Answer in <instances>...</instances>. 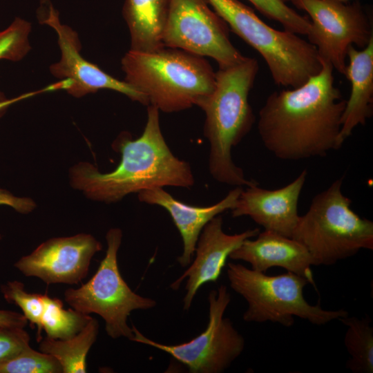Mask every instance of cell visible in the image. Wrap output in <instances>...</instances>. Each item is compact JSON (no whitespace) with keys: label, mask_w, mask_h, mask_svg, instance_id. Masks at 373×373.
<instances>
[{"label":"cell","mask_w":373,"mask_h":373,"mask_svg":"<svg viewBox=\"0 0 373 373\" xmlns=\"http://www.w3.org/2000/svg\"><path fill=\"white\" fill-rule=\"evenodd\" d=\"M322 68L302 86L271 93L259 111L265 148L283 160L323 157L341 147L338 137L346 100L334 85V68Z\"/></svg>","instance_id":"6da1fadb"},{"label":"cell","mask_w":373,"mask_h":373,"mask_svg":"<svg viewBox=\"0 0 373 373\" xmlns=\"http://www.w3.org/2000/svg\"><path fill=\"white\" fill-rule=\"evenodd\" d=\"M160 111L149 105L146 123L142 135L133 140L126 132L114 142L121 153L117 166L101 173L88 162H80L70 170L72 186L88 198L116 202L130 193L157 187L190 188L195 183L190 164L177 157L162 135Z\"/></svg>","instance_id":"7a4b0ae2"},{"label":"cell","mask_w":373,"mask_h":373,"mask_svg":"<svg viewBox=\"0 0 373 373\" xmlns=\"http://www.w3.org/2000/svg\"><path fill=\"white\" fill-rule=\"evenodd\" d=\"M258 70V61L248 57L234 65L219 68L213 90L199 106L205 113L204 135L210 146L209 171L218 182L240 187L258 184L245 178L231 156L232 148L255 122L249 95Z\"/></svg>","instance_id":"3957f363"},{"label":"cell","mask_w":373,"mask_h":373,"mask_svg":"<svg viewBox=\"0 0 373 373\" xmlns=\"http://www.w3.org/2000/svg\"><path fill=\"white\" fill-rule=\"evenodd\" d=\"M121 66L124 81L142 93L149 105L165 113L200 106L215 87L216 72L209 62L179 48L129 50Z\"/></svg>","instance_id":"277c9868"},{"label":"cell","mask_w":373,"mask_h":373,"mask_svg":"<svg viewBox=\"0 0 373 373\" xmlns=\"http://www.w3.org/2000/svg\"><path fill=\"white\" fill-rule=\"evenodd\" d=\"M343 182L341 177L314 197L292 233L314 265H332L361 249H373V222L351 209V200L341 190Z\"/></svg>","instance_id":"5b68a950"},{"label":"cell","mask_w":373,"mask_h":373,"mask_svg":"<svg viewBox=\"0 0 373 373\" xmlns=\"http://www.w3.org/2000/svg\"><path fill=\"white\" fill-rule=\"evenodd\" d=\"M207 1L231 30L262 56L278 86L299 87L321 70L317 49L298 34L271 28L238 0Z\"/></svg>","instance_id":"8992f818"},{"label":"cell","mask_w":373,"mask_h":373,"mask_svg":"<svg viewBox=\"0 0 373 373\" xmlns=\"http://www.w3.org/2000/svg\"><path fill=\"white\" fill-rule=\"evenodd\" d=\"M227 278L231 288L247 302L242 318L249 323H278L291 327L294 317L322 325L348 315L345 309L327 310L309 304L303 296L309 281L297 274L270 276L242 264L229 262Z\"/></svg>","instance_id":"52a82bcc"},{"label":"cell","mask_w":373,"mask_h":373,"mask_svg":"<svg viewBox=\"0 0 373 373\" xmlns=\"http://www.w3.org/2000/svg\"><path fill=\"white\" fill-rule=\"evenodd\" d=\"M122 239L119 228L110 229L106 235V255L93 277L79 288L67 289L65 301L85 314H96L105 321L109 337L116 339L133 336L127 321L133 311L153 308L155 300L135 293L123 279L117 264V253Z\"/></svg>","instance_id":"ba28073f"},{"label":"cell","mask_w":373,"mask_h":373,"mask_svg":"<svg viewBox=\"0 0 373 373\" xmlns=\"http://www.w3.org/2000/svg\"><path fill=\"white\" fill-rule=\"evenodd\" d=\"M227 287L221 285L208 296L209 321L206 329L190 341L176 345L156 342L145 336L134 325L131 341L164 352L185 365L192 373H221L245 349L244 337L231 321L224 317L230 303Z\"/></svg>","instance_id":"9c48e42d"},{"label":"cell","mask_w":373,"mask_h":373,"mask_svg":"<svg viewBox=\"0 0 373 373\" xmlns=\"http://www.w3.org/2000/svg\"><path fill=\"white\" fill-rule=\"evenodd\" d=\"M207 0H171L162 42L166 47L213 59L220 68L245 57L232 44L229 26Z\"/></svg>","instance_id":"30bf717a"},{"label":"cell","mask_w":373,"mask_h":373,"mask_svg":"<svg viewBox=\"0 0 373 373\" xmlns=\"http://www.w3.org/2000/svg\"><path fill=\"white\" fill-rule=\"evenodd\" d=\"M311 19L309 42L321 59L345 75L350 46L365 48L373 38L369 20L361 7L336 0H291Z\"/></svg>","instance_id":"8fae6325"},{"label":"cell","mask_w":373,"mask_h":373,"mask_svg":"<svg viewBox=\"0 0 373 373\" xmlns=\"http://www.w3.org/2000/svg\"><path fill=\"white\" fill-rule=\"evenodd\" d=\"M37 17L40 23L50 26L57 34L61 57L58 62L50 66V71L54 77L65 81L64 90L69 94L81 97L101 89H109L149 105L142 93L124 80H119L105 73L82 56L77 33L61 23L58 11L49 1L44 0L41 3Z\"/></svg>","instance_id":"7c38bea8"},{"label":"cell","mask_w":373,"mask_h":373,"mask_svg":"<svg viewBox=\"0 0 373 373\" xmlns=\"http://www.w3.org/2000/svg\"><path fill=\"white\" fill-rule=\"evenodd\" d=\"M102 249L101 242L88 233L52 238L20 258L14 267L47 285H77L88 275L93 257Z\"/></svg>","instance_id":"4fadbf2b"},{"label":"cell","mask_w":373,"mask_h":373,"mask_svg":"<svg viewBox=\"0 0 373 373\" xmlns=\"http://www.w3.org/2000/svg\"><path fill=\"white\" fill-rule=\"evenodd\" d=\"M223 219L218 215L202 229L194 251L195 258L185 271L170 287L179 289L186 279L183 309L189 310L199 289L206 283L216 282L225 266L230 254L247 239L256 237L259 229H248L240 233L228 234L223 231Z\"/></svg>","instance_id":"5bb4252c"},{"label":"cell","mask_w":373,"mask_h":373,"mask_svg":"<svg viewBox=\"0 0 373 373\" xmlns=\"http://www.w3.org/2000/svg\"><path fill=\"white\" fill-rule=\"evenodd\" d=\"M307 175L303 170L289 184L274 190L258 184L247 186L231 209L232 217L249 216L265 230L291 238L300 218L298 204Z\"/></svg>","instance_id":"9a60e30c"},{"label":"cell","mask_w":373,"mask_h":373,"mask_svg":"<svg viewBox=\"0 0 373 373\" xmlns=\"http://www.w3.org/2000/svg\"><path fill=\"white\" fill-rule=\"evenodd\" d=\"M242 190V187L236 186L220 201L207 207L186 204L162 187L143 190L137 193V198L142 202L160 206L168 211L183 242V251L178 261L186 267L194 257L195 245L204 227L214 217L233 209Z\"/></svg>","instance_id":"2e32d148"},{"label":"cell","mask_w":373,"mask_h":373,"mask_svg":"<svg viewBox=\"0 0 373 373\" xmlns=\"http://www.w3.org/2000/svg\"><path fill=\"white\" fill-rule=\"evenodd\" d=\"M229 258L245 261L260 272L266 273L271 267L283 268L316 286L312 269L314 262L308 251L296 240L276 232L265 230L253 240H245Z\"/></svg>","instance_id":"e0dca14e"},{"label":"cell","mask_w":373,"mask_h":373,"mask_svg":"<svg viewBox=\"0 0 373 373\" xmlns=\"http://www.w3.org/2000/svg\"><path fill=\"white\" fill-rule=\"evenodd\" d=\"M345 76L351 93L341 117L338 141L343 145L358 126H363L373 114V38L361 50L350 46Z\"/></svg>","instance_id":"ac0fdd59"},{"label":"cell","mask_w":373,"mask_h":373,"mask_svg":"<svg viewBox=\"0 0 373 373\" xmlns=\"http://www.w3.org/2000/svg\"><path fill=\"white\" fill-rule=\"evenodd\" d=\"M171 0H125L122 15L130 35V50L153 52L164 46L162 36Z\"/></svg>","instance_id":"d6986e66"},{"label":"cell","mask_w":373,"mask_h":373,"mask_svg":"<svg viewBox=\"0 0 373 373\" xmlns=\"http://www.w3.org/2000/svg\"><path fill=\"white\" fill-rule=\"evenodd\" d=\"M99 333L98 321L91 317L84 328L68 339L42 338L39 351L53 356L61 365L63 373L87 372L86 357Z\"/></svg>","instance_id":"ffe728a7"},{"label":"cell","mask_w":373,"mask_h":373,"mask_svg":"<svg viewBox=\"0 0 373 373\" xmlns=\"http://www.w3.org/2000/svg\"><path fill=\"white\" fill-rule=\"evenodd\" d=\"M347 327L344 343L350 355L346 367L354 373L373 372V327L371 320L348 315L338 319Z\"/></svg>","instance_id":"44dd1931"},{"label":"cell","mask_w":373,"mask_h":373,"mask_svg":"<svg viewBox=\"0 0 373 373\" xmlns=\"http://www.w3.org/2000/svg\"><path fill=\"white\" fill-rule=\"evenodd\" d=\"M44 309L41 327L46 336L55 339H68L76 335L92 317L73 308L66 309L57 298L44 294Z\"/></svg>","instance_id":"7402d4cb"},{"label":"cell","mask_w":373,"mask_h":373,"mask_svg":"<svg viewBox=\"0 0 373 373\" xmlns=\"http://www.w3.org/2000/svg\"><path fill=\"white\" fill-rule=\"evenodd\" d=\"M3 298L9 303L18 306L30 322L32 327H37V340L42 339L41 316L44 309V294L29 293L24 284L18 280L8 281L1 285Z\"/></svg>","instance_id":"603a6c76"},{"label":"cell","mask_w":373,"mask_h":373,"mask_svg":"<svg viewBox=\"0 0 373 373\" xmlns=\"http://www.w3.org/2000/svg\"><path fill=\"white\" fill-rule=\"evenodd\" d=\"M0 373H63V370L53 356L36 351L29 345L0 363Z\"/></svg>","instance_id":"cb8c5ba5"},{"label":"cell","mask_w":373,"mask_h":373,"mask_svg":"<svg viewBox=\"0 0 373 373\" xmlns=\"http://www.w3.org/2000/svg\"><path fill=\"white\" fill-rule=\"evenodd\" d=\"M30 32V23L19 17L0 31V60L18 61L24 58L31 48Z\"/></svg>","instance_id":"d4e9b609"},{"label":"cell","mask_w":373,"mask_h":373,"mask_svg":"<svg viewBox=\"0 0 373 373\" xmlns=\"http://www.w3.org/2000/svg\"><path fill=\"white\" fill-rule=\"evenodd\" d=\"M267 17L278 21L285 30L296 34L307 35L312 23L307 17L299 15L283 0H248Z\"/></svg>","instance_id":"484cf974"},{"label":"cell","mask_w":373,"mask_h":373,"mask_svg":"<svg viewBox=\"0 0 373 373\" xmlns=\"http://www.w3.org/2000/svg\"><path fill=\"white\" fill-rule=\"evenodd\" d=\"M30 340V336L24 328L0 326V363L28 346Z\"/></svg>","instance_id":"4316f807"},{"label":"cell","mask_w":373,"mask_h":373,"mask_svg":"<svg viewBox=\"0 0 373 373\" xmlns=\"http://www.w3.org/2000/svg\"><path fill=\"white\" fill-rule=\"evenodd\" d=\"M1 205L9 206L23 214L32 211L36 207L35 202L31 198L15 196L0 188V206Z\"/></svg>","instance_id":"83f0119b"},{"label":"cell","mask_w":373,"mask_h":373,"mask_svg":"<svg viewBox=\"0 0 373 373\" xmlns=\"http://www.w3.org/2000/svg\"><path fill=\"white\" fill-rule=\"evenodd\" d=\"M28 320L23 314L6 309H0V326L25 328Z\"/></svg>","instance_id":"f1b7e54d"},{"label":"cell","mask_w":373,"mask_h":373,"mask_svg":"<svg viewBox=\"0 0 373 373\" xmlns=\"http://www.w3.org/2000/svg\"><path fill=\"white\" fill-rule=\"evenodd\" d=\"M50 91V90L49 86H47L46 87L38 90L26 93L15 97H12L10 99L7 98L3 101H0V117H1L5 113L8 107L11 105L21 100L34 97L35 95H37L38 94Z\"/></svg>","instance_id":"f546056e"},{"label":"cell","mask_w":373,"mask_h":373,"mask_svg":"<svg viewBox=\"0 0 373 373\" xmlns=\"http://www.w3.org/2000/svg\"><path fill=\"white\" fill-rule=\"evenodd\" d=\"M6 99H7V97L3 94V93L0 90V101H3V100H4Z\"/></svg>","instance_id":"4dcf8cb0"},{"label":"cell","mask_w":373,"mask_h":373,"mask_svg":"<svg viewBox=\"0 0 373 373\" xmlns=\"http://www.w3.org/2000/svg\"><path fill=\"white\" fill-rule=\"evenodd\" d=\"M336 1H341V2H344V1H348V0H336Z\"/></svg>","instance_id":"1f68e13d"},{"label":"cell","mask_w":373,"mask_h":373,"mask_svg":"<svg viewBox=\"0 0 373 373\" xmlns=\"http://www.w3.org/2000/svg\"><path fill=\"white\" fill-rule=\"evenodd\" d=\"M1 239H2V236H1V235L0 234V241H1Z\"/></svg>","instance_id":"d6a6232c"}]
</instances>
